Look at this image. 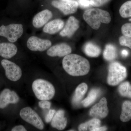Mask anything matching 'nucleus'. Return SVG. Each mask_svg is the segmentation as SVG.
Segmentation results:
<instances>
[{"label": "nucleus", "instance_id": "1", "mask_svg": "<svg viewBox=\"0 0 131 131\" xmlns=\"http://www.w3.org/2000/svg\"><path fill=\"white\" fill-rule=\"evenodd\" d=\"M62 66L64 70L73 76L86 75L90 70V64L86 59L76 54H70L64 57Z\"/></svg>", "mask_w": 131, "mask_h": 131}, {"label": "nucleus", "instance_id": "2", "mask_svg": "<svg viewBox=\"0 0 131 131\" xmlns=\"http://www.w3.org/2000/svg\"><path fill=\"white\" fill-rule=\"evenodd\" d=\"M83 17L87 24L95 30L100 28L101 23L108 24L111 20L108 12L98 8L87 9L84 12Z\"/></svg>", "mask_w": 131, "mask_h": 131}, {"label": "nucleus", "instance_id": "3", "mask_svg": "<svg viewBox=\"0 0 131 131\" xmlns=\"http://www.w3.org/2000/svg\"><path fill=\"white\" fill-rule=\"evenodd\" d=\"M32 88L36 98L40 101L51 100L56 93L54 86L43 79H37L34 81Z\"/></svg>", "mask_w": 131, "mask_h": 131}, {"label": "nucleus", "instance_id": "4", "mask_svg": "<svg viewBox=\"0 0 131 131\" xmlns=\"http://www.w3.org/2000/svg\"><path fill=\"white\" fill-rule=\"evenodd\" d=\"M127 75L125 67L118 62H113L108 66V83L111 86H116L124 81Z\"/></svg>", "mask_w": 131, "mask_h": 131}, {"label": "nucleus", "instance_id": "5", "mask_svg": "<svg viewBox=\"0 0 131 131\" xmlns=\"http://www.w3.org/2000/svg\"><path fill=\"white\" fill-rule=\"evenodd\" d=\"M23 32L24 28L21 24H10L0 26V36L6 38L11 43H14L17 41Z\"/></svg>", "mask_w": 131, "mask_h": 131}, {"label": "nucleus", "instance_id": "6", "mask_svg": "<svg viewBox=\"0 0 131 131\" xmlns=\"http://www.w3.org/2000/svg\"><path fill=\"white\" fill-rule=\"evenodd\" d=\"M19 115L22 119L37 129L42 130L44 128V124L42 119L31 107H26L22 108L20 112Z\"/></svg>", "mask_w": 131, "mask_h": 131}, {"label": "nucleus", "instance_id": "7", "mask_svg": "<svg viewBox=\"0 0 131 131\" xmlns=\"http://www.w3.org/2000/svg\"><path fill=\"white\" fill-rule=\"evenodd\" d=\"M1 64L5 70L6 77L8 80L16 82L21 78L22 70L18 66L7 59L2 60Z\"/></svg>", "mask_w": 131, "mask_h": 131}, {"label": "nucleus", "instance_id": "8", "mask_svg": "<svg viewBox=\"0 0 131 131\" xmlns=\"http://www.w3.org/2000/svg\"><path fill=\"white\" fill-rule=\"evenodd\" d=\"M51 45L50 40L42 39L35 36L29 38L27 42V47L32 51H45L51 47Z\"/></svg>", "mask_w": 131, "mask_h": 131}, {"label": "nucleus", "instance_id": "9", "mask_svg": "<svg viewBox=\"0 0 131 131\" xmlns=\"http://www.w3.org/2000/svg\"><path fill=\"white\" fill-rule=\"evenodd\" d=\"M51 5L65 15L75 13L77 11L79 6L77 1L73 0L60 1H54L52 2Z\"/></svg>", "mask_w": 131, "mask_h": 131}, {"label": "nucleus", "instance_id": "10", "mask_svg": "<svg viewBox=\"0 0 131 131\" xmlns=\"http://www.w3.org/2000/svg\"><path fill=\"white\" fill-rule=\"evenodd\" d=\"M19 97L15 91L8 89H5L0 94V108H4L9 104H16Z\"/></svg>", "mask_w": 131, "mask_h": 131}, {"label": "nucleus", "instance_id": "11", "mask_svg": "<svg viewBox=\"0 0 131 131\" xmlns=\"http://www.w3.org/2000/svg\"><path fill=\"white\" fill-rule=\"evenodd\" d=\"M107 102L105 97L102 98L98 103L91 108L90 111V115L94 118H103L108 114Z\"/></svg>", "mask_w": 131, "mask_h": 131}, {"label": "nucleus", "instance_id": "12", "mask_svg": "<svg viewBox=\"0 0 131 131\" xmlns=\"http://www.w3.org/2000/svg\"><path fill=\"white\" fill-rule=\"evenodd\" d=\"M71 47L66 43H61L51 46L47 50V54L51 57H64L70 54Z\"/></svg>", "mask_w": 131, "mask_h": 131}, {"label": "nucleus", "instance_id": "13", "mask_svg": "<svg viewBox=\"0 0 131 131\" xmlns=\"http://www.w3.org/2000/svg\"><path fill=\"white\" fill-rule=\"evenodd\" d=\"M80 27V22L76 18L70 16L68 18L66 24L62 31L60 35L62 37L71 38L77 30Z\"/></svg>", "mask_w": 131, "mask_h": 131}, {"label": "nucleus", "instance_id": "14", "mask_svg": "<svg viewBox=\"0 0 131 131\" xmlns=\"http://www.w3.org/2000/svg\"><path fill=\"white\" fill-rule=\"evenodd\" d=\"M52 13L48 9L42 10L37 14L32 20V25L35 28H39L43 26L52 18Z\"/></svg>", "mask_w": 131, "mask_h": 131}, {"label": "nucleus", "instance_id": "15", "mask_svg": "<svg viewBox=\"0 0 131 131\" xmlns=\"http://www.w3.org/2000/svg\"><path fill=\"white\" fill-rule=\"evenodd\" d=\"M18 48L13 43H0V56L6 59L12 58L17 53Z\"/></svg>", "mask_w": 131, "mask_h": 131}, {"label": "nucleus", "instance_id": "16", "mask_svg": "<svg viewBox=\"0 0 131 131\" xmlns=\"http://www.w3.org/2000/svg\"><path fill=\"white\" fill-rule=\"evenodd\" d=\"M64 26L63 20L61 19H56L46 24L43 28V31L46 33L52 35L62 30Z\"/></svg>", "mask_w": 131, "mask_h": 131}, {"label": "nucleus", "instance_id": "17", "mask_svg": "<svg viewBox=\"0 0 131 131\" xmlns=\"http://www.w3.org/2000/svg\"><path fill=\"white\" fill-rule=\"evenodd\" d=\"M64 112L63 110H59L54 115L51 121V126L58 130H62L67 126L68 120L64 117Z\"/></svg>", "mask_w": 131, "mask_h": 131}, {"label": "nucleus", "instance_id": "18", "mask_svg": "<svg viewBox=\"0 0 131 131\" xmlns=\"http://www.w3.org/2000/svg\"><path fill=\"white\" fill-rule=\"evenodd\" d=\"M88 89V85L84 83H81L78 86L72 99V102L74 105L77 106L80 104L83 96L86 93Z\"/></svg>", "mask_w": 131, "mask_h": 131}, {"label": "nucleus", "instance_id": "19", "mask_svg": "<svg viewBox=\"0 0 131 131\" xmlns=\"http://www.w3.org/2000/svg\"><path fill=\"white\" fill-rule=\"evenodd\" d=\"M84 53L88 57H97L101 53V48L98 45L92 42H88L83 47Z\"/></svg>", "mask_w": 131, "mask_h": 131}, {"label": "nucleus", "instance_id": "20", "mask_svg": "<svg viewBox=\"0 0 131 131\" xmlns=\"http://www.w3.org/2000/svg\"><path fill=\"white\" fill-rule=\"evenodd\" d=\"M120 119L123 122H127L131 119V101H125L122 103V111Z\"/></svg>", "mask_w": 131, "mask_h": 131}, {"label": "nucleus", "instance_id": "21", "mask_svg": "<svg viewBox=\"0 0 131 131\" xmlns=\"http://www.w3.org/2000/svg\"><path fill=\"white\" fill-rule=\"evenodd\" d=\"M117 50L114 45L111 44L106 45L103 52V57L106 61H112L117 58Z\"/></svg>", "mask_w": 131, "mask_h": 131}, {"label": "nucleus", "instance_id": "22", "mask_svg": "<svg viewBox=\"0 0 131 131\" xmlns=\"http://www.w3.org/2000/svg\"><path fill=\"white\" fill-rule=\"evenodd\" d=\"M101 121L97 118L90 120L88 122L81 124L78 127V130L80 131H93L97 127L100 126Z\"/></svg>", "mask_w": 131, "mask_h": 131}, {"label": "nucleus", "instance_id": "23", "mask_svg": "<svg viewBox=\"0 0 131 131\" xmlns=\"http://www.w3.org/2000/svg\"><path fill=\"white\" fill-rule=\"evenodd\" d=\"M101 91L98 89H93L89 92L86 98L81 102L82 105L84 107H87L93 103L100 94Z\"/></svg>", "mask_w": 131, "mask_h": 131}, {"label": "nucleus", "instance_id": "24", "mask_svg": "<svg viewBox=\"0 0 131 131\" xmlns=\"http://www.w3.org/2000/svg\"><path fill=\"white\" fill-rule=\"evenodd\" d=\"M118 90L121 96L131 98V85L129 82L121 83L119 86Z\"/></svg>", "mask_w": 131, "mask_h": 131}, {"label": "nucleus", "instance_id": "25", "mask_svg": "<svg viewBox=\"0 0 131 131\" xmlns=\"http://www.w3.org/2000/svg\"><path fill=\"white\" fill-rule=\"evenodd\" d=\"M120 15L124 18L131 17V0L123 3L119 9Z\"/></svg>", "mask_w": 131, "mask_h": 131}, {"label": "nucleus", "instance_id": "26", "mask_svg": "<svg viewBox=\"0 0 131 131\" xmlns=\"http://www.w3.org/2000/svg\"><path fill=\"white\" fill-rule=\"evenodd\" d=\"M119 40L121 46H126L131 49V37L123 35L120 37Z\"/></svg>", "mask_w": 131, "mask_h": 131}, {"label": "nucleus", "instance_id": "27", "mask_svg": "<svg viewBox=\"0 0 131 131\" xmlns=\"http://www.w3.org/2000/svg\"><path fill=\"white\" fill-rule=\"evenodd\" d=\"M121 32L125 36L131 37V23L124 24L121 28Z\"/></svg>", "mask_w": 131, "mask_h": 131}, {"label": "nucleus", "instance_id": "28", "mask_svg": "<svg viewBox=\"0 0 131 131\" xmlns=\"http://www.w3.org/2000/svg\"><path fill=\"white\" fill-rule=\"evenodd\" d=\"M110 0H90L91 6L94 7H100L105 5Z\"/></svg>", "mask_w": 131, "mask_h": 131}, {"label": "nucleus", "instance_id": "29", "mask_svg": "<svg viewBox=\"0 0 131 131\" xmlns=\"http://www.w3.org/2000/svg\"><path fill=\"white\" fill-rule=\"evenodd\" d=\"M39 106L43 109H49L51 106V103L47 100H42L39 102Z\"/></svg>", "mask_w": 131, "mask_h": 131}, {"label": "nucleus", "instance_id": "30", "mask_svg": "<svg viewBox=\"0 0 131 131\" xmlns=\"http://www.w3.org/2000/svg\"><path fill=\"white\" fill-rule=\"evenodd\" d=\"M56 113V110L54 109H51V110H49V112L46 115L45 118V122L46 123H49L51 121Z\"/></svg>", "mask_w": 131, "mask_h": 131}, {"label": "nucleus", "instance_id": "31", "mask_svg": "<svg viewBox=\"0 0 131 131\" xmlns=\"http://www.w3.org/2000/svg\"><path fill=\"white\" fill-rule=\"evenodd\" d=\"M78 3L79 5L82 7L86 8L91 6L89 0H78Z\"/></svg>", "mask_w": 131, "mask_h": 131}, {"label": "nucleus", "instance_id": "32", "mask_svg": "<svg viewBox=\"0 0 131 131\" xmlns=\"http://www.w3.org/2000/svg\"><path fill=\"white\" fill-rule=\"evenodd\" d=\"M12 131H26V129L25 127L21 125L16 126L13 127L12 129Z\"/></svg>", "mask_w": 131, "mask_h": 131}, {"label": "nucleus", "instance_id": "33", "mask_svg": "<svg viewBox=\"0 0 131 131\" xmlns=\"http://www.w3.org/2000/svg\"><path fill=\"white\" fill-rule=\"evenodd\" d=\"M107 129V128L106 126L101 127H97L93 131H106Z\"/></svg>", "mask_w": 131, "mask_h": 131}, {"label": "nucleus", "instance_id": "34", "mask_svg": "<svg viewBox=\"0 0 131 131\" xmlns=\"http://www.w3.org/2000/svg\"><path fill=\"white\" fill-rule=\"evenodd\" d=\"M121 54H122V56L126 57L128 56L129 53H128V52L126 50H124L122 51Z\"/></svg>", "mask_w": 131, "mask_h": 131}, {"label": "nucleus", "instance_id": "35", "mask_svg": "<svg viewBox=\"0 0 131 131\" xmlns=\"http://www.w3.org/2000/svg\"><path fill=\"white\" fill-rule=\"evenodd\" d=\"M69 131H74V130H69Z\"/></svg>", "mask_w": 131, "mask_h": 131}, {"label": "nucleus", "instance_id": "36", "mask_svg": "<svg viewBox=\"0 0 131 131\" xmlns=\"http://www.w3.org/2000/svg\"><path fill=\"white\" fill-rule=\"evenodd\" d=\"M63 1H69V0H63Z\"/></svg>", "mask_w": 131, "mask_h": 131}]
</instances>
